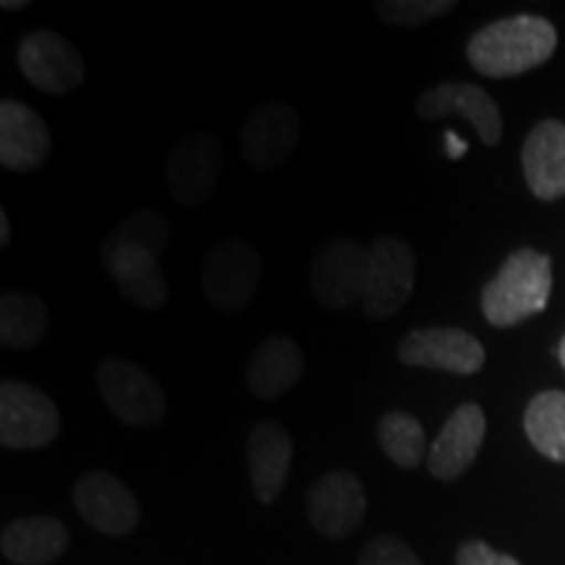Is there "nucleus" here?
<instances>
[{
    "label": "nucleus",
    "instance_id": "nucleus-23",
    "mask_svg": "<svg viewBox=\"0 0 565 565\" xmlns=\"http://www.w3.org/2000/svg\"><path fill=\"white\" fill-rule=\"evenodd\" d=\"M524 429L534 450L555 463H565V393L545 391L529 401Z\"/></svg>",
    "mask_w": 565,
    "mask_h": 565
},
{
    "label": "nucleus",
    "instance_id": "nucleus-1",
    "mask_svg": "<svg viewBox=\"0 0 565 565\" xmlns=\"http://www.w3.org/2000/svg\"><path fill=\"white\" fill-rule=\"evenodd\" d=\"M557 32L542 17H508L471 34L466 45V58L477 74L490 79H511L521 76L553 58Z\"/></svg>",
    "mask_w": 565,
    "mask_h": 565
},
{
    "label": "nucleus",
    "instance_id": "nucleus-8",
    "mask_svg": "<svg viewBox=\"0 0 565 565\" xmlns=\"http://www.w3.org/2000/svg\"><path fill=\"white\" fill-rule=\"evenodd\" d=\"M17 63L24 79L45 95H68L87 76L79 51L51 30H34L26 34L19 42Z\"/></svg>",
    "mask_w": 565,
    "mask_h": 565
},
{
    "label": "nucleus",
    "instance_id": "nucleus-29",
    "mask_svg": "<svg viewBox=\"0 0 565 565\" xmlns=\"http://www.w3.org/2000/svg\"><path fill=\"white\" fill-rule=\"evenodd\" d=\"M445 145H448V154L454 160H458L466 152V141L458 139V134H454V131L445 134Z\"/></svg>",
    "mask_w": 565,
    "mask_h": 565
},
{
    "label": "nucleus",
    "instance_id": "nucleus-16",
    "mask_svg": "<svg viewBox=\"0 0 565 565\" xmlns=\"http://www.w3.org/2000/svg\"><path fill=\"white\" fill-rule=\"evenodd\" d=\"M487 435L484 412L477 404L458 406L450 419L443 424L440 435L429 448V475L440 482H454L463 477L469 466L477 461Z\"/></svg>",
    "mask_w": 565,
    "mask_h": 565
},
{
    "label": "nucleus",
    "instance_id": "nucleus-26",
    "mask_svg": "<svg viewBox=\"0 0 565 565\" xmlns=\"http://www.w3.org/2000/svg\"><path fill=\"white\" fill-rule=\"evenodd\" d=\"M377 19L393 30H414L456 9L450 0H377L372 6Z\"/></svg>",
    "mask_w": 565,
    "mask_h": 565
},
{
    "label": "nucleus",
    "instance_id": "nucleus-21",
    "mask_svg": "<svg viewBox=\"0 0 565 565\" xmlns=\"http://www.w3.org/2000/svg\"><path fill=\"white\" fill-rule=\"evenodd\" d=\"M68 547V529L51 515L19 519L3 529L0 550L13 565H42L61 557Z\"/></svg>",
    "mask_w": 565,
    "mask_h": 565
},
{
    "label": "nucleus",
    "instance_id": "nucleus-7",
    "mask_svg": "<svg viewBox=\"0 0 565 565\" xmlns=\"http://www.w3.org/2000/svg\"><path fill=\"white\" fill-rule=\"evenodd\" d=\"M414 294V252L398 236H380L370 246L364 312L372 320H387L404 309Z\"/></svg>",
    "mask_w": 565,
    "mask_h": 565
},
{
    "label": "nucleus",
    "instance_id": "nucleus-18",
    "mask_svg": "<svg viewBox=\"0 0 565 565\" xmlns=\"http://www.w3.org/2000/svg\"><path fill=\"white\" fill-rule=\"evenodd\" d=\"M294 445L282 424L265 419L254 424L246 440V461H249V479L254 498L259 503H273L282 492L291 471Z\"/></svg>",
    "mask_w": 565,
    "mask_h": 565
},
{
    "label": "nucleus",
    "instance_id": "nucleus-25",
    "mask_svg": "<svg viewBox=\"0 0 565 565\" xmlns=\"http://www.w3.org/2000/svg\"><path fill=\"white\" fill-rule=\"evenodd\" d=\"M108 238H113V242L139 246V249H150L160 257L162 249H166L168 242H171V228H168V221L160 215V212L139 210L126 217L121 225H116Z\"/></svg>",
    "mask_w": 565,
    "mask_h": 565
},
{
    "label": "nucleus",
    "instance_id": "nucleus-14",
    "mask_svg": "<svg viewBox=\"0 0 565 565\" xmlns=\"http://www.w3.org/2000/svg\"><path fill=\"white\" fill-rule=\"evenodd\" d=\"M307 508L317 534L328 540H345L362 526L366 492L351 471H330L312 484Z\"/></svg>",
    "mask_w": 565,
    "mask_h": 565
},
{
    "label": "nucleus",
    "instance_id": "nucleus-17",
    "mask_svg": "<svg viewBox=\"0 0 565 565\" xmlns=\"http://www.w3.org/2000/svg\"><path fill=\"white\" fill-rule=\"evenodd\" d=\"M51 131L38 110L19 100L0 103V162L24 173L51 158Z\"/></svg>",
    "mask_w": 565,
    "mask_h": 565
},
{
    "label": "nucleus",
    "instance_id": "nucleus-2",
    "mask_svg": "<svg viewBox=\"0 0 565 565\" xmlns=\"http://www.w3.org/2000/svg\"><path fill=\"white\" fill-rule=\"evenodd\" d=\"M553 291V263L547 254L519 249L505 259L500 273L482 291L484 320L494 328H513L545 312Z\"/></svg>",
    "mask_w": 565,
    "mask_h": 565
},
{
    "label": "nucleus",
    "instance_id": "nucleus-20",
    "mask_svg": "<svg viewBox=\"0 0 565 565\" xmlns=\"http://www.w3.org/2000/svg\"><path fill=\"white\" fill-rule=\"evenodd\" d=\"M303 374V353L291 338H267L254 351L246 385L257 398H280L299 383Z\"/></svg>",
    "mask_w": 565,
    "mask_h": 565
},
{
    "label": "nucleus",
    "instance_id": "nucleus-10",
    "mask_svg": "<svg viewBox=\"0 0 565 565\" xmlns=\"http://www.w3.org/2000/svg\"><path fill=\"white\" fill-rule=\"evenodd\" d=\"M299 139V113L286 103H265L246 118L238 145L254 171H273L291 158Z\"/></svg>",
    "mask_w": 565,
    "mask_h": 565
},
{
    "label": "nucleus",
    "instance_id": "nucleus-15",
    "mask_svg": "<svg viewBox=\"0 0 565 565\" xmlns=\"http://www.w3.org/2000/svg\"><path fill=\"white\" fill-rule=\"evenodd\" d=\"M103 263L126 299L141 309H162L168 301V282L158 263V254L139 246L103 242Z\"/></svg>",
    "mask_w": 565,
    "mask_h": 565
},
{
    "label": "nucleus",
    "instance_id": "nucleus-22",
    "mask_svg": "<svg viewBox=\"0 0 565 565\" xmlns=\"http://www.w3.org/2000/svg\"><path fill=\"white\" fill-rule=\"evenodd\" d=\"M51 328L45 301L40 296L9 291L0 299V343L6 349H30Z\"/></svg>",
    "mask_w": 565,
    "mask_h": 565
},
{
    "label": "nucleus",
    "instance_id": "nucleus-6",
    "mask_svg": "<svg viewBox=\"0 0 565 565\" xmlns=\"http://www.w3.org/2000/svg\"><path fill=\"white\" fill-rule=\"evenodd\" d=\"M223 175V145L215 134H192L168 158V192L183 210H200L212 200Z\"/></svg>",
    "mask_w": 565,
    "mask_h": 565
},
{
    "label": "nucleus",
    "instance_id": "nucleus-13",
    "mask_svg": "<svg viewBox=\"0 0 565 565\" xmlns=\"http://www.w3.org/2000/svg\"><path fill=\"white\" fill-rule=\"evenodd\" d=\"M416 113L422 118H429V121L461 116L475 126L477 137L482 139L484 147H494L503 137V116H500L498 103L492 100L490 92L475 87V84L450 82L429 87L416 100Z\"/></svg>",
    "mask_w": 565,
    "mask_h": 565
},
{
    "label": "nucleus",
    "instance_id": "nucleus-4",
    "mask_svg": "<svg viewBox=\"0 0 565 565\" xmlns=\"http://www.w3.org/2000/svg\"><path fill=\"white\" fill-rule=\"evenodd\" d=\"M58 406L38 387L6 380L0 385V443L11 450H38L58 437Z\"/></svg>",
    "mask_w": 565,
    "mask_h": 565
},
{
    "label": "nucleus",
    "instance_id": "nucleus-5",
    "mask_svg": "<svg viewBox=\"0 0 565 565\" xmlns=\"http://www.w3.org/2000/svg\"><path fill=\"white\" fill-rule=\"evenodd\" d=\"M97 387L113 414L129 427H154L166 416V395L158 380L126 359H103Z\"/></svg>",
    "mask_w": 565,
    "mask_h": 565
},
{
    "label": "nucleus",
    "instance_id": "nucleus-32",
    "mask_svg": "<svg viewBox=\"0 0 565 565\" xmlns=\"http://www.w3.org/2000/svg\"><path fill=\"white\" fill-rule=\"evenodd\" d=\"M557 359H561V364H563V370H565V335H563V341L557 343Z\"/></svg>",
    "mask_w": 565,
    "mask_h": 565
},
{
    "label": "nucleus",
    "instance_id": "nucleus-12",
    "mask_svg": "<svg viewBox=\"0 0 565 565\" xmlns=\"http://www.w3.org/2000/svg\"><path fill=\"white\" fill-rule=\"evenodd\" d=\"M76 511L95 532L126 536L137 529L141 513L134 492L108 471H89L74 487Z\"/></svg>",
    "mask_w": 565,
    "mask_h": 565
},
{
    "label": "nucleus",
    "instance_id": "nucleus-9",
    "mask_svg": "<svg viewBox=\"0 0 565 565\" xmlns=\"http://www.w3.org/2000/svg\"><path fill=\"white\" fill-rule=\"evenodd\" d=\"M370 252L353 238H333L317 252L309 286L317 301L328 309H351L364 299Z\"/></svg>",
    "mask_w": 565,
    "mask_h": 565
},
{
    "label": "nucleus",
    "instance_id": "nucleus-30",
    "mask_svg": "<svg viewBox=\"0 0 565 565\" xmlns=\"http://www.w3.org/2000/svg\"><path fill=\"white\" fill-rule=\"evenodd\" d=\"M11 242V221H9V212L0 210V246H9Z\"/></svg>",
    "mask_w": 565,
    "mask_h": 565
},
{
    "label": "nucleus",
    "instance_id": "nucleus-27",
    "mask_svg": "<svg viewBox=\"0 0 565 565\" xmlns=\"http://www.w3.org/2000/svg\"><path fill=\"white\" fill-rule=\"evenodd\" d=\"M359 565H424L406 542L398 536H377L364 547Z\"/></svg>",
    "mask_w": 565,
    "mask_h": 565
},
{
    "label": "nucleus",
    "instance_id": "nucleus-31",
    "mask_svg": "<svg viewBox=\"0 0 565 565\" xmlns=\"http://www.w3.org/2000/svg\"><path fill=\"white\" fill-rule=\"evenodd\" d=\"M26 6H30L26 0H13V3H11V0H3L6 11H19V9H26Z\"/></svg>",
    "mask_w": 565,
    "mask_h": 565
},
{
    "label": "nucleus",
    "instance_id": "nucleus-19",
    "mask_svg": "<svg viewBox=\"0 0 565 565\" xmlns=\"http://www.w3.org/2000/svg\"><path fill=\"white\" fill-rule=\"evenodd\" d=\"M524 175L536 200L565 196V124L547 118L536 124L521 150Z\"/></svg>",
    "mask_w": 565,
    "mask_h": 565
},
{
    "label": "nucleus",
    "instance_id": "nucleus-11",
    "mask_svg": "<svg viewBox=\"0 0 565 565\" xmlns=\"http://www.w3.org/2000/svg\"><path fill=\"white\" fill-rule=\"evenodd\" d=\"M398 359L424 370L477 374L484 366V345L458 328H419L398 343Z\"/></svg>",
    "mask_w": 565,
    "mask_h": 565
},
{
    "label": "nucleus",
    "instance_id": "nucleus-28",
    "mask_svg": "<svg viewBox=\"0 0 565 565\" xmlns=\"http://www.w3.org/2000/svg\"><path fill=\"white\" fill-rule=\"evenodd\" d=\"M458 565H521L515 557L498 553L487 542H466L456 553Z\"/></svg>",
    "mask_w": 565,
    "mask_h": 565
},
{
    "label": "nucleus",
    "instance_id": "nucleus-3",
    "mask_svg": "<svg viewBox=\"0 0 565 565\" xmlns=\"http://www.w3.org/2000/svg\"><path fill=\"white\" fill-rule=\"evenodd\" d=\"M263 282V257L244 238H225L204 259L202 294L212 309L225 315L242 312Z\"/></svg>",
    "mask_w": 565,
    "mask_h": 565
},
{
    "label": "nucleus",
    "instance_id": "nucleus-24",
    "mask_svg": "<svg viewBox=\"0 0 565 565\" xmlns=\"http://www.w3.org/2000/svg\"><path fill=\"white\" fill-rule=\"evenodd\" d=\"M383 454L401 469H416L427 454V435L419 419L406 412H387L377 424Z\"/></svg>",
    "mask_w": 565,
    "mask_h": 565
}]
</instances>
